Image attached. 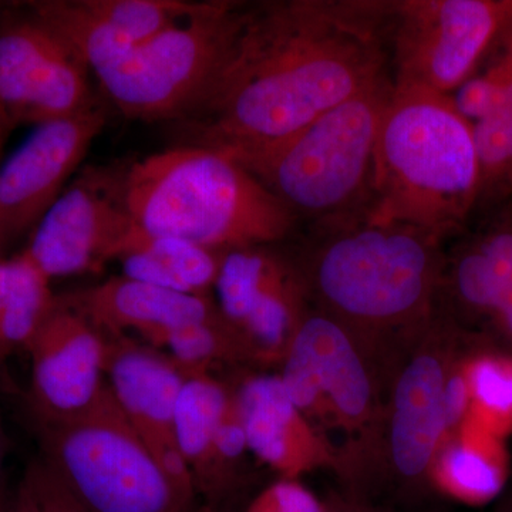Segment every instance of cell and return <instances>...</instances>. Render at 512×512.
<instances>
[{"instance_id": "obj_1", "label": "cell", "mask_w": 512, "mask_h": 512, "mask_svg": "<svg viewBox=\"0 0 512 512\" xmlns=\"http://www.w3.org/2000/svg\"><path fill=\"white\" fill-rule=\"evenodd\" d=\"M389 0L247 5L244 28L194 143L232 158L259 153L392 76Z\"/></svg>"}, {"instance_id": "obj_2", "label": "cell", "mask_w": 512, "mask_h": 512, "mask_svg": "<svg viewBox=\"0 0 512 512\" xmlns=\"http://www.w3.org/2000/svg\"><path fill=\"white\" fill-rule=\"evenodd\" d=\"M295 259L316 309L350 332L423 329L436 312L444 239L366 207L308 225Z\"/></svg>"}, {"instance_id": "obj_3", "label": "cell", "mask_w": 512, "mask_h": 512, "mask_svg": "<svg viewBox=\"0 0 512 512\" xmlns=\"http://www.w3.org/2000/svg\"><path fill=\"white\" fill-rule=\"evenodd\" d=\"M473 124L450 96L394 86L377 136L367 214L444 241L476 212Z\"/></svg>"}, {"instance_id": "obj_4", "label": "cell", "mask_w": 512, "mask_h": 512, "mask_svg": "<svg viewBox=\"0 0 512 512\" xmlns=\"http://www.w3.org/2000/svg\"><path fill=\"white\" fill-rule=\"evenodd\" d=\"M124 202L143 231L222 252L274 245L298 225L247 168L197 144L151 154L127 167Z\"/></svg>"}, {"instance_id": "obj_5", "label": "cell", "mask_w": 512, "mask_h": 512, "mask_svg": "<svg viewBox=\"0 0 512 512\" xmlns=\"http://www.w3.org/2000/svg\"><path fill=\"white\" fill-rule=\"evenodd\" d=\"M393 76L322 114L275 146L234 158L292 212L316 224L366 207Z\"/></svg>"}, {"instance_id": "obj_6", "label": "cell", "mask_w": 512, "mask_h": 512, "mask_svg": "<svg viewBox=\"0 0 512 512\" xmlns=\"http://www.w3.org/2000/svg\"><path fill=\"white\" fill-rule=\"evenodd\" d=\"M245 12L244 3H195L180 22L94 74L128 119L195 120L227 73Z\"/></svg>"}, {"instance_id": "obj_7", "label": "cell", "mask_w": 512, "mask_h": 512, "mask_svg": "<svg viewBox=\"0 0 512 512\" xmlns=\"http://www.w3.org/2000/svg\"><path fill=\"white\" fill-rule=\"evenodd\" d=\"M40 458L87 512H197L170 480L107 387L89 412L35 423Z\"/></svg>"}, {"instance_id": "obj_8", "label": "cell", "mask_w": 512, "mask_h": 512, "mask_svg": "<svg viewBox=\"0 0 512 512\" xmlns=\"http://www.w3.org/2000/svg\"><path fill=\"white\" fill-rule=\"evenodd\" d=\"M512 22V0H389L393 83L451 96Z\"/></svg>"}, {"instance_id": "obj_9", "label": "cell", "mask_w": 512, "mask_h": 512, "mask_svg": "<svg viewBox=\"0 0 512 512\" xmlns=\"http://www.w3.org/2000/svg\"><path fill=\"white\" fill-rule=\"evenodd\" d=\"M124 173L87 168L37 224L23 254L50 281L92 272L117 259L134 227L124 202Z\"/></svg>"}, {"instance_id": "obj_10", "label": "cell", "mask_w": 512, "mask_h": 512, "mask_svg": "<svg viewBox=\"0 0 512 512\" xmlns=\"http://www.w3.org/2000/svg\"><path fill=\"white\" fill-rule=\"evenodd\" d=\"M89 73L33 16L0 28V104L15 126H40L92 109Z\"/></svg>"}, {"instance_id": "obj_11", "label": "cell", "mask_w": 512, "mask_h": 512, "mask_svg": "<svg viewBox=\"0 0 512 512\" xmlns=\"http://www.w3.org/2000/svg\"><path fill=\"white\" fill-rule=\"evenodd\" d=\"M214 292L222 316L262 359L284 357L309 303L295 261L269 245L225 252Z\"/></svg>"}, {"instance_id": "obj_12", "label": "cell", "mask_w": 512, "mask_h": 512, "mask_svg": "<svg viewBox=\"0 0 512 512\" xmlns=\"http://www.w3.org/2000/svg\"><path fill=\"white\" fill-rule=\"evenodd\" d=\"M436 309L450 322L487 320L512 343V200L444 242Z\"/></svg>"}, {"instance_id": "obj_13", "label": "cell", "mask_w": 512, "mask_h": 512, "mask_svg": "<svg viewBox=\"0 0 512 512\" xmlns=\"http://www.w3.org/2000/svg\"><path fill=\"white\" fill-rule=\"evenodd\" d=\"M106 335L56 296L28 346L29 407L35 423H62L89 412L107 392Z\"/></svg>"}, {"instance_id": "obj_14", "label": "cell", "mask_w": 512, "mask_h": 512, "mask_svg": "<svg viewBox=\"0 0 512 512\" xmlns=\"http://www.w3.org/2000/svg\"><path fill=\"white\" fill-rule=\"evenodd\" d=\"M345 325L306 309L284 355L282 383L302 417L330 410L342 424L365 421L372 380Z\"/></svg>"}, {"instance_id": "obj_15", "label": "cell", "mask_w": 512, "mask_h": 512, "mask_svg": "<svg viewBox=\"0 0 512 512\" xmlns=\"http://www.w3.org/2000/svg\"><path fill=\"white\" fill-rule=\"evenodd\" d=\"M100 107L36 126L0 164V239L18 237L52 208L103 130Z\"/></svg>"}, {"instance_id": "obj_16", "label": "cell", "mask_w": 512, "mask_h": 512, "mask_svg": "<svg viewBox=\"0 0 512 512\" xmlns=\"http://www.w3.org/2000/svg\"><path fill=\"white\" fill-rule=\"evenodd\" d=\"M104 335L106 383L121 413L148 448L175 441V407L191 372L147 343Z\"/></svg>"}, {"instance_id": "obj_17", "label": "cell", "mask_w": 512, "mask_h": 512, "mask_svg": "<svg viewBox=\"0 0 512 512\" xmlns=\"http://www.w3.org/2000/svg\"><path fill=\"white\" fill-rule=\"evenodd\" d=\"M59 299L101 332L127 336L137 333L150 346L170 330L220 312L211 296L187 295L124 275L63 293Z\"/></svg>"}, {"instance_id": "obj_18", "label": "cell", "mask_w": 512, "mask_h": 512, "mask_svg": "<svg viewBox=\"0 0 512 512\" xmlns=\"http://www.w3.org/2000/svg\"><path fill=\"white\" fill-rule=\"evenodd\" d=\"M447 373L437 353L421 352L407 363L393 393L390 456L406 480L426 474L444 431L443 392Z\"/></svg>"}, {"instance_id": "obj_19", "label": "cell", "mask_w": 512, "mask_h": 512, "mask_svg": "<svg viewBox=\"0 0 512 512\" xmlns=\"http://www.w3.org/2000/svg\"><path fill=\"white\" fill-rule=\"evenodd\" d=\"M234 394L249 451L282 473L301 470L308 454V430L281 377H251Z\"/></svg>"}, {"instance_id": "obj_20", "label": "cell", "mask_w": 512, "mask_h": 512, "mask_svg": "<svg viewBox=\"0 0 512 512\" xmlns=\"http://www.w3.org/2000/svg\"><path fill=\"white\" fill-rule=\"evenodd\" d=\"M225 252L173 237L154 235L134 224L117 261L123 275L194 296H211Z\"/></svg>"}, {"instance_id": "obj_21", "label": "cell", "mask_w": 512, "mask_h": 512, "mask_svg": "<svg viewBox=\"0 0 512 512\" xmlns=\"http://www.w3.org/2000/svg\"><path fill=\"white\" fill-rule=\"evenodd\" d=\"M231 394L210 372L185 380L174 414V437L190 467L197 495L207 497L212 477V448Z\"/></svg>"}, {"instance_id": "obj_22", "label": "cell", "mask_w": 512, "mask_h": 512, "mask_svg": "<svg viewBox=\"0 0 512 512\" xmlns=\"http://www.w3.org/2000/svg\"><path fill=\"white\" fill-rule=\"evenodd\" d=\"M55 302L50 279L28 256L0 262V360L28 349Z\"/></svg>"}, {"instance_id": "obj_23", "label": "cell", "mask_w": 512, "mask_h": 512, "mask_svg": "<svg viewBox=\"0 0 512 512\" xmlns=\"http://www.w3.org/2000/svg\"><path fill=\"white\" fill-rule=\"evenodd\" d=\"M473 134L480 175L476 215L512 200V83L494 109L473 124Z\"/></svg>"}, {"instance_id": "obj_24", "label": "cell", "mask_w": 512, "mask_h": 512, "mask_svg": "<svg viewBox=\"0 0 512 512\" xmlns=\"http://www.w3.org/2000/svg\"><path fill=\"white\" fill-rule=\"evenodd\" d=\"M154 348L167 349L168 355L191 373L210 372L217 363L254 357L248 343L221 312L164 333Z\"/></svg>"}, {"instance_id": "obj_25", "label": "cell", "mask_w": 512, "mask_h": 512, "mask_svg": "<svg viewBox=\"0 0 512 512\" xmlns=\"http://www.w3.org/2000/svg\"><path fill=\"white\" fill-rule=\"evenodd\" d=\"M86 5L137 47L184 19L194 9L195 3L173 0H86Z\"/></svg>"}, {"instance_id": "obj_26", "label": "cell", "mask_w": 512, "mask_h": 512, "mask_svg": "<svg viewBox=\"0 0 512 512\" xmlns=\"http://www.w3.org/2000/svg\"><path fill=\"white\" fill-rule=\"evenodd\" d=\"M443 478L454 497L470 504L493 500L504 487V470L483 448L458 443L444 454Z\"/></svg>"}, {"instance_id": "obj_27", "label": "cell", "mask_w": 512, "mask_h": 512, "mask_svg": "<svg viewBox=\"0 0 512 512\" xmlns=\"http://www.w3.org/2000/svg\"><path fill=\"white\" fill-rule=\"evenodd\" d=\"M512 83V22L480 69L451 94L458 113L471 124L487 116Z\"/></svg>"}, {"instance_id": "obj_28", "label": "cell", "mask_w": 512, "mask_h": 512, "mask_svg": "<svg viewBox=\"0 0 512 512\" xmlns=\"http://www.w3.org/2000/svg\"><path fill=\"white\" fill-rule=\"evenodd\" d=\"M471 400L498 421H512V360L481 357L466 373Z\"/></svg>"}, {"instance_id": "obj_29", "label": "cell", "mask_w": 512, "mask_h": 512, "mask_svg": "<svg viewBox=\"0 0 512 512\" xmlns=\"http://www.w3.org/2000/svg\"><path fill=\"white\" fill-rule=\"evenodd\" d=\"M22 484L28 488L36 512H87L40 457L30 463Z\"/></svg>"}, {"instance_id": "obj_30", "label": "cell", "mask_w": 512, "mask_h": 512, "mask_svg": "<svg viewBox=\"0 0 512 512\" xmlns=\"http://www.w3.org/2000/svg\"><path fill=\"white\" fill-rule=\"evenodd\" d=\"M325 507L302 485L282 480L266 488L247 512H323Z\"/></svg>"}, {"instance_id": "obj_31", "label": "cell", "mask_w": 512, "mask_h": 512, "mask_svg": "<svg viewBox=\"0 0 512 512\" xmlns=\"http://www.w3.org/2000/svg\"><path fill=\"white\" fill-rule=\"evenodd\" d=\"M470 402V387H468L466 375L453 373V375L447 376L443 392L444 419H446L447 430L453 429L463 420Z\"/></svg>"}, {"instance_id": "obj_32", "label": "cell", "mask_w": 512, "mask_h": 512, "mask_svg": "<svg viewBox=\"0 0 512 512\" xmlns=\"http://www.w3.org/2000/svg\"><path fill=\"white\" fill-rule=\"evenodd\" d=\"M10 512H36L35 504H33L28 488L22 483L19 485L15 498L10 503Z\"/></svg>"}, {"instance_id": "obj_33", "label": "cell", "mask_w": 512, "mask_h": 512, "mask_svg": "<svg viewBox=\"0 0 512 512\" xmlns=\"http://www.w3.org/2000/svg\"><path fill=\"white\" fill-rule=\"evenodd\" d=\"M15 124L9 119L2 104H0V157H2L3 148H5L6 141H8L9 134L12 133Z\"/></svg>"}, {"instance_id": "obj_34", "label": "cell", "mask_w": 512, "mask_h": 512, "mask_svg": "<svg viewBox=\"0 0 512 512\" xmlns=\"http://www.w3.org/2000/svg\"><path fill=\"white\" fill-rule=\"evenodd\" d=\"M323 512H372L360 505H335V507L325 508Z\"/></svg>"}, {"instance_id": "obj_35", "label": "cell", "mask_w": 512, "mask_h": 512, "mask_svg": "<svg viewBox=\"0 0 512 512\" xmlns=\"http://www.w3.org/2000/svg\"><path fill=\"white\" fill-rule=\"evenodd\" d=\"M10 503L12 500L6 497L5 487L0 483V512H10Z\"/></svg>"}, {"instance_id": "obj_36", "label": "cell", "mask_w": 512, "mask_h": 512, "mask_svg": "<svg viewBox=\"0 0 512 512\" xmlns=\"http://www.w3.org/2000/svg\"><path fill=\"white\" fill-rule=\"evenodd\" d=\"M5 434H3L2 424H0V471H2L3 457H5ZM2 483V478H0Z\"/></svg>"}, {"instance_id": "obj_37", "label": "cell", "mask_w": 512, "mask_h": 512, "mask_svg": "<svg viewBox=\"0 0 512 512\" xmlns=\"http://www.w3.org/2000/svg\"><path fill=\"white\" fill-rule=\"evenodd\" d=\"M204 512H218L217 508H205Z\"/></svg>"}]
</instances>
